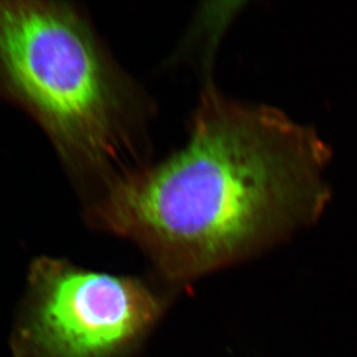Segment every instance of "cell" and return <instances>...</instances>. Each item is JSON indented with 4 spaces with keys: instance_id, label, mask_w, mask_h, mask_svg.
Here are the masks:
<instances>
[{
    "instance_id": "2",
    "label": "cell",
    "mask_w": 357,
    "mask_h": 357,
    "mask_svg": "<svg viewBox=\"0 0 357 357\" xmlns=\"http://www.w3.org/2000/svg\"><path fill=\"white\" fill-rule=\"evenodd\" d=\"M0 101L44 132L84 207L153 162L155 105L77 3L0 0Z\"/></svg>"
},
{
    "instance_id": "1",
    "label": "cell",
    "mask_w": 357,
    "mask_h": 357,
    "mask_svg": "<svg viewBox=\"0 0 357 357\" xmlns=\"http://www.w3.org/2000/svg\"><path fill=\"white\" fill-rule=\"evenodd\" d=\"M331 152L270 105L204 84L182 149L84 207L93 229L138 246L170 281L196 279L312 223L330 200Z\"/></svg>"
},
{
    "instance_id": "3",
    "label": "cell",
    "mask_w": 357,
    "mask_h": 357,
    "mask_svg": "<svg viewBox=\"0 0 357 357\" xmlns=\"http://www.w3.org/2000/svg\"><path fill=\"white\" fill-rule=\"evenodd\" d=\"M165 305L142 280L38 257L28 270L13 357H128Z\"/></svg>"
}]
</instances>
